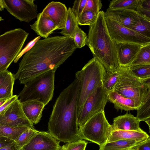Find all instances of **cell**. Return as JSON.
Returning a JSON list of instances; mask_svg holds the SVG:
<instances>
[{
  "instance_id": "1",
  "label": "cell",
  "mask_w": 150,
  "mask_h": 150,
  "mask_svg": "<svg viewBox=\"0 0 150 150\" xmlns=\"http://www.w3.org/2000/svg\"><path fill=\"white\" fill-rule=\"evenodd\" d=\"M76 48L73 40L67 36L37 40L23 55L17 72L13 75L15 80L25 84L42 74L55 72Z\"/></svg>"
},
{
  "instance_id": "28",
  "label": "cell",
  "mask_w": 150,
  "mask_h": 150,
  "mask_svg": "<svg viewBox=\"0 0 150 150\" xmlns=\"http://www.w3.org/2000/svg\"><path fill=\"white\" fill-rule=\"evenodd\" d=\"M150 65V43L142 46L131 65Z\"/></svg>"
},
{
  "instance_id": "2",
  "label": "cell",
  "mask_w": 150,
  "mask_h": 150,
  "mask_svg": "<svg viewBox=\"0 0 150 150\" xmlns=\"http://www.w3.org/2000/svg\"><path fill=\"white\" fill-rule=\"evenodd\" d=\"M79 81L75 78L60 93L53 106L48 124L49 132L60 142L83 139L77 124V102Z\"/></svg>"
},
{
  "instance_id": "43",
  "label": "cell",
  "mask_w": 150,
  "mask_h": 150,
  "mask_svg": "<svg viewBox=\"0 0 150 150\" xmlns=\"http://www.w3.org/2000/svg\"><path fill=\"white\" fill-rule=\"evenodd\" d=\"M4 8L2 4L1 0H0V11H2L3 10Z\"/></svg>"
},
{
  "instance_id": "9",
  "label": "cell",
  "mask_w": 150,
  "mask_h": 150,
  "mask_svg": "<svg viewBox=\"0 0 150 150\" xmlns=\"http://www.w3.org/2000/svg\"><path fill=\"white\" fill-rule=\"evenodd\" d=\"M108 92L102 85L97 88L88 98L77 116L79 128L82 127L97 113L104 111L108 101Z\"/></svg>"
},
{
  "instance_id": "25",
  "label": "cell",
  "mask_w": 150,
  "mask_h": 150,
  "mask_svg": "<svg viewBox=\"0 0 150 150\" xmlns=\"http://www.w3.org/2000/svg\"><path fill=\"white\" fill-rule=\"evenodd\" d=\"M13 75L10 72L0 87V100H6L13 96V90L15 81Z\"/></svg>"
},
{
  "instance_id": "16",
  "label": "cell",
  "mask_w": 150,
  "mask_h": 150,
  "mask_svg": "<svg viewBox=\"0 0 150 150\" xmlns=\"http://www.w3.org/2000/svg\"><path fill=\"white\" fill-rule=\"evenodd\" d=\"M42 12L54 23L57 30H62L64 27L67 9L65 5L60 2L52 1L49 3Z\"/></svg>"
},
{
  "instance_id": "31",
  "label": "cell",
  "mask_w": 150,
  "mask_h": 150,
  "mask_svg": "<svg viewBox=\"0 0 150 150\" xmlns=\"http://www.w3.org/2000/svg\"><path fill=\"white\" fill-rule=\"evenodd\" d=\"M37 131L33 127H30L21 134L15 141L18 148L21 150L29 142Z\"/></svg>"
},
{
  "instance_id": "24",
  "label": "cell",
  "mask_w": 150,
  "mask_h": 150,
  "mask_svg": "<svg viewBox=\"0 0 150 150\" xmlns=\"http://www.w3.org/2000/svg\"><path fill=\"white\" fill-rule=\"evenodd\" d=\"M141 0H112L107 10H133L136 11Z\"/></svg>"
},
{
  "instance_id": "39",
  "label": "cell",
  "mask_w": 150,
  "mask_h": 150,
  "mask_svg": "<svg viewBox=\"0 0 150 150\" xmlns=\"http://www.w3.org/2000/svg\"><path fill=\"white\" fill-rule=\"evenodd\" d=\"M14 141L8 138L0 136V149L5 146Z\"/></svg>"
},
{
  "instance_id": "34",
  "label": "cell",
  "mask_w": 150,
  "mask_h": 150,
  "mask_svg": "<svg viewBox=\"0 0 150 150\" xmlns=\"http://www.w3.org/2000/svg\"><path fill=\"white\" fill-rule=\"evenodd\" d=\"M88 143L79 139L67 143L61 146L60 150H85Z\"/></svg>"
},
{
  "instance_id": "10",
  "label": "cell",
  "mask_w": 150,
  "mask_h": 150,
  "mask_svg": "<svg viewBox=\"0 0 150 150\" xmlns=\"http://www.w3.org/2000/svg\"><path fill=\"white\" fill-rule=\"evenodd\" d=\"M105 20L109 34L115 42H129L142 45L150 43V38L141 35L105 16Z\"/></svg>"
},
{
  "instance_id": "26",
  "label": "cell",
  "mask_w": 150,
  "mask_h": 150,
  "mask_svg": "<svg viewBox=\"0 0 150 150\" xmlns=\"http://www.w3.org/2000/svg\"><path fill=\"white\" fill-rule=\"evenodd\" d=\"M30 127H13L0 125V136L4 137L14 141L23 132Z\"/></svg>"
},
{
  "instance_id": "3",
  "label": "cell",
  "mask_w": 150,
  "mask_h": 150,
  "mask_svg": "<svg viewBox=\"0 0 150 150\" xmlns=\"http://www.w3.org/2000/svg\"><path fill=\"white\" fill-rule=\"evenodd\" d=\"M89 26L86 45L106 72L114 71L120 66L115 42L106 26L105 12L100 11L95 21Z\"/></svg>"
},
{
  "instance_id": "45",
  "label": "cell",
  "mask_w": 150,
  "mask_h": 150,
  "mask_svg": "<svg viewBox=\"0 0 150 150\" xmlns=\"http://www.w3.org/2000/svg\"><path fill=\"white\" fill-rule=\"evenodd\" d=\"M3 20H4V19H3L2 17L0 16V21Z\"/></svg>"
},
{
  "instance_id": "6",
  "label": "cell",
  "mask_w": 150,
  "mask_h": 150,
  "mask_svg": "<svg viewBox=\"0 0 150 150\" xmlns=\"http://www.w3.org/2000/svg\"><path fill=\"white\" fill-rule=\"evenodd\" d=\"M55 73L51 70L42 74L24 84L18 96L20 102L36 100L47 105L53 96Z\"/></svg>"
},
{
  "instance_id": "18",
  "label": "cell",
  "mask_w": 150,
  "mask_h": 150,
  "mask_svg": "<svg viewBox=\"0 0 150 150\" xmlns=\"http://www.w3.org/2000/svg\"><path fill=\"white\" fill-rule=\"evenodd\" d=\"M140 121L128 111L125 114L113 119L111 125L112 131L118 130L141 131L143 130L139 127Z\"/></svg>"
},
{
  "instance_id": "37",
  "label": "cell",
  "mask_w": 150,
  "mask_h": 150,
  "mask_svg": "<svg viewBox=\"0 0 150 150\" xmlns=\"http://www.w3.org/2000/svg\"><path fill=\"white\" fill-rule=\"evenodd\" d=\"M86 2L87 0H76L74 1L71 8L77 20L83 11Z\"/></svg>"
},
{
  "instance_id": "36",
  "label": "cell",
  "mask_w": 150,
  "mask_h": 150,
  "mask_svg": "<svg viewBox=\"0 0 150 150\" xmlns=\"http://www.w3.org/2000/svg\"><path fill=\"white\" fill-rule=\"evenodd\" d=\"M102 6V1L100 0H87L84 11H90L98 15Z\"/></svg>"
},
{
  "instance_id": "44",
  "label": "cell",
  "mask_w": 150,
  "mask_h": 150,
  "mask_svg": "<svg viewBox=\"0 0 150 150\" xmlns=\"http://www.w3.org/2000/svg\"><path fill=\"white\" fill-rule=\"evenodd\" d=\"M7 100H0V106L5 103Z\"/></svg>"
},
{
  "instance_id": "30",
  "label": "cell",
  "mask_w": 150,
  "mask_h": 150,
  "mask_svg": "<svg viewBox=\"0 0 150 150\" xmlns=\"http://www.w3.org/2000/svg\"><path fill=\"white\" fill-rule=\"evenodd\" d=\"M136 117L140 121L145 122L150 129V97L146 102L137 110Z\"/></svg>"
},
{
  "instance_id": "33",
  "label": "cell",
  "mask_w": 150,
  "mask_h": 150,
  "mask_svg": "<svg viewBox=\"0 0 150 150\" xmlns=\"http://www.w3.org/2000/svg\"><path fill=\"white\" fill-rule=\"evenodd\" d=\"M98 15L89 11H83L77 20L78 24L80 25H88L92 24L96 20Z\"/></svg>"
},
{
  "instance_id": "20",
  "label": "cell",
  "mask_w": 150,
  "mask_h": 150,
  "mask_svg": "<svg viewBox=\"0 0 150 150\" xmlns=\"http://www.w3.org/2000/svg\"><path fill=\"white\" fill-rule=\"evenodd\" d=\"M150 136L145 132L118 130L112 131L106 143L118 140L139 141L146 139Z\"/></svg>"
},
{
  "instance_id": "42",
  "label": "cell",
  "mask_w": 150,
  "mask_h": 150,
  "mask_svg": "<svg viewBox=\"0 0 150 150\" xmlns=\"http://www.w3.org/2000/svg\"><path fill=\"white\" fill-rule=\"evenodd\" d=\"M137 150H150V137Z\"/></svg>"
},
{
  "instance_id": "29",
  "label": "cell",
  "mask_w": 150,
  "mask_h": 150,
  "mask_svg": "<svg viewBox=\"0 0 150 150\" xmlns=\"http://www.w3.org/2000/svg\"><path fill=\"white\" fill-rule=\"evenodd\" d=\"M129 70L136 77L142 80L148 81L150 79V65H130Z\"/></svg>"
},
{
  "instance_id": "38",
  "label": "cell",
  "mask_w": 150,
  "mask_h": 150,
  "mask_svg": "<svg viewBox=\"0 0 150 150\" xmlns=\"http://www.w3.org/2000/svg\"><path fill=\"white\" fill-rule=\"evenodd\" d=\"M18 96L13 95L10 98L7 100L2 105L0 106V113L10 103L16 99H18Z\"/></svg>"
},
{
  "instance_id": "7",
  "label": "cell",
  "mask_w": 150,
  "mask_h": 150,
  "mask_svg": "<svg viewBox=\"0 0 150 150\" xmlns=\"http://www.w3.org/2000/svg\"><path fill=\"white\" fill-rule=\"evenodd\" d=\"M29 33L20 28L0 35V72L5 71L21 52Z\"/></svg>"
},
{
  "instance_id": "15",
  "label": "cell",
  "mask_w": 150,
  "mask_h": 150,
  "mask_svg": "<svg viewBox=\"0 0 150 150\" xmlns=\"http://www.w3.org/2000/svg\"><path fill=\"white\" fill-rule=\"evenodd\" d=\"M105 16L131 29L140 20L147 19L140 15L137 11L133 10H106L105 12Z\"/></svg>"
},
{
  "instance_id": "11",
  "label": "cell",
  "mask_w": 150,
  "mask_h": 150,
  "mask_svg": "<svg viewBox=\"0 0 150 150\" xmlns=\"http://www.w3.org/2000/svg\"><path fill=\"white\" fill-rule=\"evenodd\" d=\"M34 0H1L3 6L20 21L29 23L37 17V6Z\"/></svg>"
},
{
  "instance_id": "14",
  "label": "cell",
  "mask_w": 150,
  "mask_h": 150,
  "mask_svg": "<svg viewBox=\"0 0 150 150\" xmlns=\"http://www.w3.org/2000/svg\"><path fill=\"white\" fill-rule=\"evenodd\" d=\"M119 66L128 67L144 45L129 42H115Z\"/></svg>"
},
{
  "instance_id": "27",
  "label": "cell",
  "mask_w": 150,
  "mask_h": 150,
  "mask_svg": "<svg viewBox=\"0 0 150 150\" xmlns=\"http://www.w3.org/2000/svg\"><path fill=\"white\" fill-rule=\"evenodd\" d=\"M125 67H126L120 66L113 72H106L103 81V86L108 91H110L116 83Z\"/></svg>"
},
{
  "instance_id": "4",
  "label": "cell",
  "mask_w": 150,
  "mask_h": 150,
  "mask_svg": "<svg viewBox=\"0 0 150 150\" xmlns=\"http://www.w3.org/2000/svg\"><path fill=\"white\" fill-rule=\"evenodd\" d=\"M103 65L93 57L75 73V78L79 81L77 102V116L87 99L97 88L103 85L106 73Z\"/></svg>"
},
{
  "instance_id": "22",
  "label": "cell",
  "mask_w": 150,
  "mask_h": 150,
  "mask_svg": "<svg viewBox=\"0 0 150 150\" xmlns=\"http://www.w3.org/2000/svg\"><path fill=\"white\" fill-rule=\"evenodd\" d=\"M148 139L139 141L118 140L106 143L99 146V150H137Z\"/></svg>"
},
{
  "instance_id": "41",
  "label": "cell",
  "mask_w": 150,
  "mask_h": 150,
  "mask_svg": "<svg viewBox=\"0 0 150 150\" xmlns=\"http://www.w3.org/2000/svg\"><path fill=\"white\" fill-rule=\"evenodd\" d=\"M10 72L7 70L0 72V87L4 83Z\"/></svg>"
},
{
  "instance_id": "23",
  "label": "cell",
  "mask_w": 150,
  "mask_h": 150,
  "mask_svg": "<svg viewBox=\"0 0 150 150\" xmlns=\"http://www.w3.org/2000/svg\"><path fill=\"white\" fill-rule=\"evenodd\" d=\"M79 28L77 20L73 13L71 8L69 7L67 9L65 27L60 33L73 40L75 33Z\"/></svg>"
},
{
  "instance_id": "8",
  "label": "cell",
  "mask_w": 150,
  "mask_h": 150,
  "mask_svg": "<svg viewBox=\"0 0 150 150\" xmlns=\"http://www.w3.org/2000/svg\"><path fill=\"white\" fill-rule=\"evenodd\" d=\"M79 130L83 139L100 146L107 142L112 129L106 118L104 111H102L91 118L82 127L79 128Z\"/></svg>"
},
{
  "instance_id": "21",
  "label": "cell",
  "mask_w": 150,
  "mask_h": 150,
  "mask_svg": "<svg viewBox=\"0 0 150 150\" xmlns=\"http://www.w3.org/2000/svg\"><path fill=\"white\" fill-rule=\"evenodd\" d=\"M108 100L114 104V108L117 111H128L138 109L133 100L113 91H108Z\"/></svg>"
},
{
  "instance_id": "35",
  "label": "cell",
  "mask_w": 150,
  "mask_h": 150,
  "mask_svg": "<svg viewBox=\"0 0 150 150\" xmlns=\"http://www.w3.org/2000/svg\"><path fill=\"white\" fill-rule=\"evenodd\" d=\"M87 39L86 34L79 28L75 33L73 41L77 48H81L86 45Z\"/></svg>"
},
{
  "instance_id": "40",
  "label": "cell",
  "mask_w": 150,
  "mask_h": 150,
  "mask_svg": "<svg viewBox=\"0 0 150 150\" xmlns=\"http://www.w3.org/2000/svg\"><path fill=\"white\" fill-rule=\"evenodd\" d=\"M0 150H21L16 146L14 142L1 149Z\"/></svg>"
},
{
  "instance_id": "5",
  "label": "cell",
  "mask_w": 150,
  "mask_h": 150,
  "mask_svg": "<svg viewBox=\"0 0 150 150\" xmlns=\"http://www.w3.org/2000/svg\"><path fill=\"white\" fill-rule=\"evenodd\" d=\"M111 91L133 100L138 108L150 97V80H144L135 76L125 67Z\"/></svg>"
},
{
  "instance_id": "13",
  "label": "cell",
  "mask_w": 150,
  "mask_h": 150,
  "mask_svg": "<svg viewBox=\"0 0 150 150\" xmlns=\"http://www.w3.org/2000/svg\"><path fill=\"white\" fill-rule=\"evenodd\" d=\"M59 142L49 132L37 130L21 150H60Z\"/></svg>"
},
{
  "instance_id": "19",
  "label": "cell",
  "mask_w": 150,
  "mask_h": 150,
  "mask_svg": "<svg viewBox=\"0 0 150 150\" xmlns=\"http://www.w3.org/2000/svg\"><path fill=\"white\" fill-rule=\"evenodd\" d=\"M23 111L28 119L34 125L38 124L42 117L45 105L36 100L21 103Z\"/></svg>"
},
{
  "instance_id": "17",
  "label": "cell",
  "mask_w": 150,
  "mask_h": 150,
  "mask_svg": "<svg viewBox=\"0 0 150 150\" xmlns=\"http://www.w3.org/2000/svg\"><path fill=\"white\" fill-rule=\"evenodd\" d=\"M37 18L36 21L30 26L40 36L46 38L57 29V26L50 18L42 12L38 14Z\"/></svg>"
},
{
  "instance_id": "46",
  "label": "cell",
  "mask_w": 150,
  "mask_h": 150,
  "mask_svg": "<svg viewBox=\"0 0 150 150\" xmlns=\"http://www.w3.org/2000/svg\"></svg>"
},
{
  "instance_id": "32",
  "label": "cell",
  "mask_w": 150,
  "mask_h": 150,
  "mask_svg": "<svg viewBox=\"0 0 150 150\" xmlns=\"http://www.w3.org/2000/svg\"><path fill=\"white\" fill-rule=\"evenodd\" d=\"M131 29L141 35L150 38V20L141 19Z\"/></svg>"
},
{
  "instance_id": "12",
  "label": "cell",
  "mask_w": 150,
  "mask_h": 150,
  "mask_svg": "<svg viewBox=\"0 0 150 150\" xmlns=\"http://www.w3.org/2000/svg\"><path fill=\"white\" fill-rule=\"evenodd\" d=\"M0 125L13 127H34L25 115L21 103L18 99L0 113Z\"/></svg>"
}]
</instances>
